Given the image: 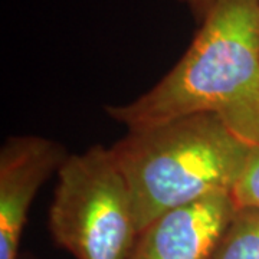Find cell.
<instances>
[{"mask_svg":"<svg viewBox=\"0 0 259 259\" xmlns=\"http://www.w3.org/2000/svg\"><path fill=\"white\" fill-rule=\"evenodd\" d=\"M213 259H259V207L238 206Z\"/></svg>","mask_w":259,"mask_h":259,"instance_id":"obj_6","label":"cell"},{"mask_svg":"<svg viewBox=\"0 0 259 259\" xmlns=\"http://www.w3.org/2000/svg\"><path fill=\"white\" fill-rule=\"evenodd\" d=\"M49 232L75 259H130L140 228L128 183L111 148L65 158L49 209Z\"/></svg>","mask_w":259,"mask_h":259,"instance_id":"obj_3","label":"cell"},{"mask_svg":"<svg viewBox=\"0 0 259 259\" xmlns=\"http://www.w3.org/2000/svg\"><path fill=\"white\" fill-rule=\"evenodd\" d=\"M183 2H186L194 12H197V13H200L202 16H204V15L207 13V10L212 8L213 3H214L216 0H183Z\"/></svg>","mask_w":259,"mask_h":259,"instance_id":"obj_8","label":"cell"},{"mask_svg":"<svg viewBox=\"0 0 259 259\" xmlns=\"http://www.w3.org/2000/svg\"><path fill=\"white\" fill-rule=\"evenodd\" d=\"M65 148L40 136H13L0 150V259H19L29 209L65 158Z\"/></svg>","mask_w":259,"mask_h":259,"instance_id":"obj_4","label":"cell"},{"mask_svg":"<svg viewBox=\"0 0 259 259\" xmlns=\"http://www.w3.org/2000/svg\"><path fill=\"white\" fill-rule=\"evenodd\" d=\"M233 197L238 206L259 207V146L250 147L245 168L233 190Z\"/></svg>","mask_w":259,"mask_h":259,"instance_id":"obj_7","label":"cell"},{"mask_svg":"<svg viewBox=\"0 0 259 259\" xmlns=\"http://www.w3.org/2000/svg\"><path fill=\"white\" fill-rule=\"evenodd\" d=\"M111 150L128 183L141 233L171 209L233 194L250 146L218 115L194 114L130 130Z\"/></svg>","mask_w":259,"mask_h":259,"instance_id":"obj_2","label":"cell"},{"mask_svg":"<svg viewBox=\"0 0 259 259\" xmlns=\"http://www.w3.org/2000/svg\"><path fill=\"white\" fill-rule=\"evenodd\" d=\"M26 259H29V258H26Z\"/></svg>","mask_w":259,"mask_h":259,"instance_id":"obj_9","label":"cell"},{"mask_svg":"<svg viewBox=\"0 0 259 259\" xmlns=\"http://www.w3.org/2000/svg\"><path fill=\"white\" fill-rule=\"evenodd\" d=\"M236 209L232 193L171 209L140 233L130 259H213Z\"/></svg>","mask_w":259,"mask_h":259,"instance_id":"obj_5","label":"cell"},{"mask_svg":"<svg viewBox=\"0 0 259 259\" xmlns=\"http://www.w3.org/2000/svg\"><path fill=\"white\" fill-rule=\"evenodd\" d=\"M105 111L128 131L214 114L259 146V0H216L173 69L134 101Z\"/></svg>","mask_w":259,"mask_h":259,"instance_id":"obj_1","label":"cell"}]
</instances>
